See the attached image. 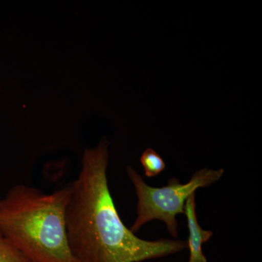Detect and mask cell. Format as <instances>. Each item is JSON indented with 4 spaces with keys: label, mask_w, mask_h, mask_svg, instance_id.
<instances>
[{
    "label": "cell",
    "mask_w": 262,
    "mask_h": 262,
    "mask_svg": "<svg viewBox=\"0 0 262 262\" xmlns=\"http://www.w3.org/2000/svg\"><path fill=\"white\" fill-rule=\"evenodd\" d=\"M184 215L187 217L189 229V238L187 241V248L189 251L188 262H208L203 252V245L211 238L213 232L203 229L198 223L195 193H193L186 202Z\"/></svg>",
    "instance_id": "obj_4"
},
{
    "label": "cell",
    "mask_w": 262,
    "mask_h": 262,
    "mask_svg": "<svg viewBox=\"0 0 262 262\" xmlns=\"http://www.w3.org/2000/svg\"><path fill=\"white\" fill-rule=\"evenodd\" d=\"M70 184L56 192L17 184L0 199V232L31 262H77L69 246Z\"/></svg>",
    "instance_id": "obj_2"
},
{
    "label": "cell",
    "mask_w": 262,
    "mask_h": 262,
    "mask_svg": "<svg viewBox=\"0 0 262 262\" xmlns=\"http://www.w3.org/2000/svg\"><path fill=\"white\" fill-rule=\"evenodd\" d=\"M140 161L146 177H156L165 168V163L163 158L151 148H147L143 152Z\"/></svg>",
    "instance_id": "obj_5"
},
{
    "label": "cell",
    "mask_w": 262,
    "mask_h": 262,
    "mask_svg": "<svg viewBox=\"0 0 262 262\" xmlns=\"http://www.w3.org/2000/svg\"><path fill=\"white\" fill-rule=\"evenodd\" d=\"M0 262H31L0 232Z\"/></svg>",
    "instance_id": "obj_6"
},
{
    "label": "cell",
    "mask_w": 262,
    "mask_h": 262,
    "mask_svg": "<svg viewBox=\"0 0 262 262\" xmlns=\"http://www.w3.org/2000/svg\"><path fill=\"white\" fill-rule=\"evenodd\" d=\"M126 172L137 198V215L130 228L131 232L135 234L148 222L159 220L165 224L169 234L177 238L179 224L177 215L184 214L188 198L195 193L196 189L208 187L220 180L225 170L222 168L201 169L193 174L186 184H182L179 179L171 178L166 186L160 188L148 185L133 167H127Z\"/></svg>",
    "instance_id": "obj_3"
},
{
    "label": "cell",
    "mask_w": 262,
    "mask_h": 262,
    "mask_svg": "<svg viewBox=\"0 0 262 262\" xmlns=\"http://www.w3.org/2000/svg\"><path fill=\"white\" fill-rule=\"evenodd\" d=\"M108 141L84 150L78 177L70 184L66 229L77 262H141L175 254L187 241L139 238L122 222L107 179Z\"/></svg>",
    "instance_id": "obj_1"
}]
</instances>
